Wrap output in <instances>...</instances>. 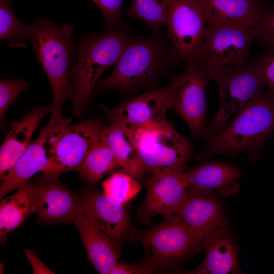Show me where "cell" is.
<instances>
[{
    "label": "cell",
    "instance_id": "836d02e7",
    "mask_svg": "<svg viewBox=\"0 0 274 274\" xmlns=\"http://www.w3.org/2000/svg\"><path fill=\"white\" fill-rule=\"evenodd\" d=\"M24 252L31 265L33 273H54L32 251L25 249Z\"/></svg>",
    "mask_w": 274,
    "mask_h": 274
},
{
    "label": "cell",
    "instance_id": "cb8c5ba5",
    "mask_svg": "<svg viewBox=\"0 0 274 274\" xmlns=\"http://www.w3.org/2000/svg\"><path fill=\"white\" fill-rule=\"evenodd\" d=\"M36 213L33 199L32 184L18 189L14 194L2 199L0 202V240L6 242L7 235L20 227L32 213Z\"/></svg>",
    "mask_w": 274,
    "mask_h": 274
},
{
    "label": "cell",
    "instance_id": "ac0fdd59",
    "mask_svg": "<svg viewBox=\"0 0 274 274\" xmlns=\"http://www.w3.org/2000/svg\"><path fill=\"white\" fill-rule=\"evenodd\" d=\"M52 105L36 106L20 120L11 122L0 149V178L5 180L13 167L31 144L32 138L44 116L50 113Z\"/></svg>",
    "mask_w": 274,
    "mask_h": 274
},
{
    "label": "cell",
    "instance_id": "e575fe53",
    "mask_svg": "<svg viewBox=\"0 0 274 274\" xmlns=\"http://www.w3.org/2000/svg\"><path fill=\"white\" fill-rule=\"evenodd\" d=\"M253 2H254V3L258 4L260 5V4L262 3L264 0H251Z\"/></svg>",
    "mask_w": 274,
    "mask_h": 274
},
{
    "label": "cell",
    "instance_id": "7c38bea8",
    "mask_svg": "<svg viewBox=\"0 0 274 274\" xmlns=\"http://www.w3.org/2000/svg\"><path fill=\"white\" fill-rule=\"evenodd\" d=\"M150 176L146 180L145 199L137 212L138 220L144 224H150L157 215L165 217L177 214L187 193V181L183 171L168 169Z\"/></svg>",
    "mask_w": 274,
    "mask_h": 274
},
{
    "label": "cell",
    "instance_id": "7a4b0ae2",
    "mask_svg": "<svg viewBox=\"0 0 274 274\" xmlns=\"http://www.w3.org/2000/svg\"><path fill=\"white\" fill-rule=\"evenodd\" d=\"M182 61L159 31L147 38L130 36L112 73L94 90L128 91L150 85Z\"/></svg>",
    "mask_w": 274,
    "mask_h": 274
},
{
    "label": "cell",
    "instance_id": "d4e9b609",
    "mask_svg": "<svg viewBox=\"0 0 274 274\" xmlns=\"http://www.w3.org/2000/svg\"><path fill=\"white\" fill-rule=\"evenodd\" d=\"M120 170L113 152L100 139L88 153L78 173L88 184L95 185L106 176Z\"/></svg>",
    "mask_w": 274,
    "mask_h": 274
},
{
    "label": "cell",
    "instance_id": "5b68a950",
    "mask_svg": "<svg viewBox=\"0 0 274 274\" xmlns=\"http://www.w3.org/2000/svg\"><path fill=\"white\" fill-rule=\"evenodd\" d=\"M143 246L144 261L157 272L179 271L190 257L203 250L200 239L176 214L164 217L158 225L135 231Z\"/></svg>",
    "mask_w": 274,
    "mask_h": 274
},
{
    "label": "cell",
    "instance_id": "5bb4252c",
    "mask_svg": "<svg viewBox=\"0 0 274 274\" xmlns=\"http://www.w3.org/2000/svg\"><path fill=\"white\" fill-rule=\"evenodd\" d=\"M32 184L37 220L46 224L74 222L81 209V195L62 183L59 176L43 173Z\"/></svg>",
    "mask_w": 274,
    "mask_h": 274
},
{
    "label": "cell",
    "instance_id": "30bf717a",
    "mask_svg": "<svg viewBox=\"0 0 274 274\" xmlns=\"http://www.w3.org/2000/svg\"><path fill=\"white\" fill-rule=\"evenodd\" d=\"M167 37L180 60L194 59L201 47L207 22L200 0H167Z\"/></svg>",
    "mask_w": 274,
    "mask_h": 274
},
{
    "label": "cell",
    "instance_id": "f1b7e54d",
    "mask_svg": "<svg viewBox=\"0 0 274 274\" xmlns=\"http://www.w3.org/2000/svg\"><path fill=\"white\" fill-rule=\"evenodd\" d=\"M29 83L24 79H1L0 80V121L1 128L6 127V114L15 99L28 88Z\"/></svg>",
    "mask_w": 274,
    "mask_h": 274
},
{
    "label": "cell",
    "instance_id": "44dd1931",
    "mask_svg": "<svg viewBox=\"0 0 274 274\" xmlns=\"http://www.w3.org/2000/svg\"><path fill=\"white\" fill-rule=\"evenodd\" d=\"M187 187L216 190L218 194L228 196L237 193V179L242 176L241 170L224 162H209L185 173Z\"/></svg>",
    "mask_w": 274,
    "mask_h": 274
},
{
    "label": "cell",
    "instance_id": "8992f818",
    "mask_svg": "<svg viewBox=\"0 0 274 274\" xmlns=\"http://www.w3.org/2000/svg\"><path fill=\"white\" fill-rule=\"evenodd\" d=\"M211 79L218 85L220 105L213 121L204 130L203 138L207 140L223 130L226 121L234 113L262 94L265 86L255 61L213 69Z\"/></svg>",
    "mask_w": 274,
    "mask_h": 274
},
{
    "label": "cell",
    "instance_id": "83f0119b",
    "mask_svg": "<svg viewBox=\"0 0 274 274\" xmlns=\"http://www.w3.org/2000/svg\"><path fill=\"white\" fill-rule=\"evenodd\" d=\"M102 192L114 200L126 204L141 190L142 185L122 171L112 174L102 183Z\"/></svg>",
    "mask_w": 274,
    "mask_h": 274
},
{
    "label": "cell",
    "instance_id": "4fadbf2b",
    "mask_svg": "<svg viewBox=\"0 0 274 274\" xmlns=\"http://www.w3.org/2000/svg\"><path fill=\"white\" fill-rule=\"evenodd\" d=\"M170 100L167 85L130 98L112 109L104 105L100 106V109L110 123L134 135L142 127L166 121V112L170 109Z\"/></svg>",
    "mask_w": 274,
    "mask_h": 274
},
{
    "label": "cell",
    "instance_id": "484cf974",
    "mask_svg": "<svg viewBox=\"0 0 274 274\" xmlns=\"http://www.w3.org/2000/svg\"><path fill=\"white\" fill-rule=\"evenodd\" d=\"M12 3V0H0V40L12 48H25L29 41V25L17 17Z\"/></svg>",
    "mask_w": 274,
    "mask_h": 274
},
{
    "label": "cell",
    "instance_id": "f546056e",
    "mask_svg": "<svg viewBox=\"0 0 274 274\" xmlns=\"http://www.w3.org/2000/svg\"><path fill=\"white\" fill-rule=\"evenodd\" d=\"M251 29L254 40L262 45L267 52L274 53V11L261 12Z\"/></svg>",
    "mask_w": 274,
    "mask_h": 274
},
{
    "label": "cell",
    "instance_id": "6da1fadb",
    "mask_svg": "<svg viewBox=\"0 0 274 274\" xmlns=\"http://www.w3.org/2000/svg\"><path fill=\"white\" fill-rule=\"evenodd\" d=\"M72 24L57 25L49 19L37 18L29 24V42L49 80L53 96L51 118L52 124L63 121V107L73 98L74 89L70 74L76 55Z\"/></svg>",
    "mask_w": 274,
    "mask_h": 274
},
{
    "label": "cell",
    "instance_id": "603a6c76",
    "mask_svg": "<svg viewBox=\"0 0 274 274\" xmlns=\"http://www.w3.org/2000/svg\"><path fill=\"white\" fill-rule=\"evenodd\" d=\"M101 139L109 147L124 172L137 180L142 179L146 172L142 164L134 135L113 123L103 125Z\"/></svg>",
    "mask_w": 274,
    "mask_h": 274
},
{
    "label": "cell",
    "instance_id": "9a60e30c",
    "mask_svg": "<svg viewBox=\"0 0 274 274\" xmlns=\"http://www.w3.org/2000/svg\"><path fill=\"white\" fill-rule=\"evenodd\" d=\"M81 211L90 222L108 235L120 248L133 231L125 204L91 187L83 189Z\"/></svg>",
    "mask_w": 274,
    "mask_h": 274
},
{
    "label": "cell",
    "instance_id": "2e32d148",
    "mask_svg": "<svg viewBox=\"0 0 274 274\" xmlns=\"http://www.w3.org/2000/svg\"><path fill=\"white\" fill-rule=\"evenodd\" d=\"M71 118L56 124L49 122L41 129L38 138L31 143L13 167L0 186V198L9 192L28 184L39 172H43L54 147L62 131L69 125Z\"/></svg>",
    "mask_w": 274,
    "mask_h": 274
},
{
    "label": "cell",
    "instance_id": "7402d4cb",
    "mask_svg": "<svg viewBox=\"0 0 274 274\" xmlns=\"http://www.w3.org/2000/svg\"><path fill=\"white\" fill-rule=\"evenodd\" d=\"M207 24L251 28L260 14L259 5L251 0H200Z\"/></svg>",
    "mask_w": 274,
    "mask_h": 274
},
{
    "label": "cell",
    "instance_id": "ffe728a7",
    "mask_svg": "<svg viewBox=\"0 0 274 274\" xmlns=\"http://www.w3.org/2000/svg\"><path fill=\"white\" fill-rule=\"evenodd\" d=\"M74 222L80 233L89 260L99 273L110 274L118 263L120 256V248L108 235L86 218L81 209Z\"/></svg>",
    "mask_w": 274,
    "mask_h": 274
},
{
    "label": "cell",
    "instance_id": "1f68e13d",
    "mask_svg": "<svg viewBox=\"0 0 274 274\" xmlns=\"http://www.w3.org/2000/svg\"><path fill=\"white\" fill-rule=\"evenodd\" d=\"M255 62L274 99V53L267 52L259 56Z\"/></svg>",
    "mask_w": 274,
    "mask_h": 274
},
{
    "label": "cell",
    "instance_id": "4316f807",
    "mask_svg": "<svg viewBox=\"0 0 274 274\" xmlns=\"http://www.w3.org/2000/svg\"><path fill=\"white\" fill-rule=\"evenodd\" d=\"M167 0H131L126 11L131 18L144 22L154 32L166 25L167 16Z\"/></svg>",
    "mask_w": 274,
    "mask_h": 274
},
{
    "label": "cell",
    "instance_id": "d6a6232c",
    "mask_svg": "<svg viewBox=\"0 0 274 274\" xmlns=\"http://www.w3.org/2000/svg\"><path fill=\"white\" fill-rule=\"evenodd\" d=\"M156 272L144 260L138 264L127 262L118 263L110 274H148Z\"/></svg>",
    "mask_w": 274,
    "mask_h": 274
},
{
    "label": "cell",
    "instance_id": "ba28073f",
    "mask_svg": "<svg viewBox=\"0 0 274 274\" xmlns=\"http://www.w3.org/2000/svg\"><path fill=\"white\" fill-rule=\"evenodd\" d=\"M210 79L211 72L191 61L168 84L170 109L183 118L196 137H203L206 129V88Z\"/></svg>",
    "mask_w": 274,
    "mask_h": 274
},
{
    "label": "cell",
    "instance_id": "3957f363",
    "mask_svg": "<svg viewBox=\"0 0 274 274\" xmlns=\"http://www.w3.org/2000/svg\"><path fill=\"white\" fill-rule=\"evenodd\" d=\"M131 35L125 24L103 33L85 36L76 44V59L70 77L74 92L72 113L85 114L90 97L102 73L118 61Z\"/></svg>",
    "mask_w": 274,
    "mask_h": 274
},
{
    "label": "cell",
    "instance_id": "d590c367",
    "mask_svg": "<svg viewBox=\"0 0 274 274\" xmlns=\"http://www.w3.org/2000/svg\"><path fill=\"white\" fill-rule=\"evenodd\" d=\"M272 10L274 11V5Z\"/></svg>",
    "mask_w": 274,
    "mask_h": 274
},
{
    "label": "cell",
    "instance_id": "e0dca14e",
    "mask_svg": "<svg viewBox=\"0 0 274 274\" xmlns=\"http://www.w3.org/2000/svg\"><path fill=\"white\" fill-rule=\"evenodd\" d=\"M200 239L228 226L222 203L214 191L187 187L184 201L176 214Z\"/></svg>",
    "mask_w": 274,
    "mask_h": 274
},
{
    "label": "cell",
    "instance_id": "52a82bcc",
    "mask_svg": "<svg viewBox=\"0 0 274 274\" xmlns=\"http://www.w3.org/2000/svg\"><path fill=\"white\" fill-rule=\"evenodd\" d=\"M134 137L146 173L152 175L168 169L184 172L190 157L191 143L170 122L142 127Z\"/></svg>",
    "mask_w": 274,
    "mask_h": 274
},
{
    "label": "cell",
    "instance_id": "9c48e42d",
    "mask_svg": "<svg viewBox=\"0 0 274 274\" xmlns=\"http://www.w3.org/2000/svg\"><path fill=\"white\" fill-rule=\"evenodd\" d=\"M253 40L251 28L207 24L201 47L191 61L210 72L241 65L247 61Z\"/></svg>",
    "mask_w": 274,
    "mask_h": 274
},
{
    "label": "cell",
    "instance_id": "277c9868",
    "mask_svg": "<svg viewBox=\"0 0 274 274\" xmlns=\"http://www.w3.org/2000/svg\"><path fill=\"white\" fill-rule=\"evenodd\" d=\"M273 129L274 99L268 91L247 102L226 127L208 139L197 159L220 154L232 156L244 151L256 159Z\"/></svg>",
    "mask_w": 274,
    "mask_h": 274
},
{
    "label": "cell",
    "instance_id": "4dcf8cb0",
    "mask_svg": "<svg viewBox=\"0 0 274 274\" xmlns=\"http://www.w3.org/2000/svg\"><path fill=\"white\" fill-rule=\"evenodd\" d=\"M104 16L107 29L121 26L124 24L121 19L123 0H92Z\"/></svg>",
    "mask_w": 274,
    "mask_h": 274
},
{
    "label": "cell",
    "instance_id": "8fae6325",
    "mask_svg": "<svg viewBox=\"0 0 274 274\" xmlns=\"http://www.w3.org/2000/svg\"><path fill=\"white\" fill-rule=\"evenodd\" d=\"M102 126L96 119L69 125L59 135L43 173L59 176L68 171L78 172L88 153L100 140Z\"/></svg>",
    "mask_w": 274,
    "mask_h": 274
},
{
    "label": "cell",
    "instance_id": "d6986e66",
    "mask_svg": "<svg viewBox=\"0 0 274 274\" xmlns=\"http://www.w3.org/2000/svg\"><path fill=\"white\" fill-rule=\"evenodd\" d=\"M203 261L189 273H242L238 261V247L228 226L218 229L204 240Z\"/></svg>",
    "mask_w": 274,
    "mask_h": 274
}]
</instances>
